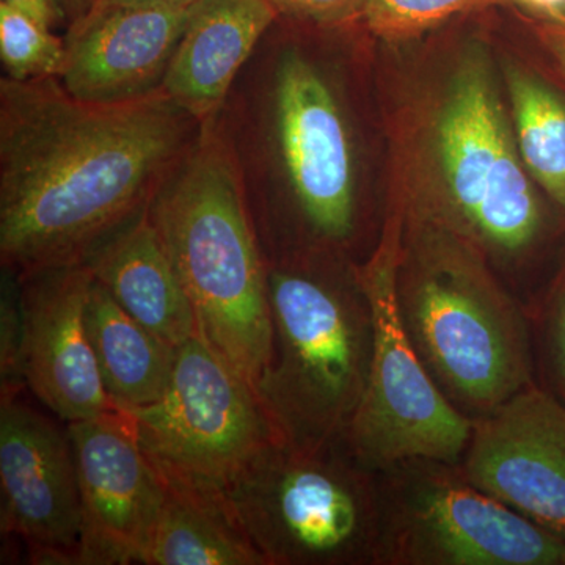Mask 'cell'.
I'll return each instance as SVG.
<instances>
[{
	"label": "cell",
	"mask_w": 565,
	"mask_h": 565,
	"mask_svg": "<svg viewBox=\"0 0 565 565\" xmlns=\"http://www.w3.org/2000/svg\"><path fill=\"white\" fill-rule=\"evenodd\" d=\"M202 122L162 90L82 102L58 77L0 81V258L17 275L85 264L148 210Z\"/></svg>",
	"instance_id": "1"
},
{
	"label": "cell",
	"mask_w": 565,
	"mask_h": 565,
	"mask_svg": "<svg viewBox=\"0 0 565 565\" xmlns=\"http://www.w3.org/2000/svg\"><path fill=\"white\" fill-rule=\"evenodd\" d=\"M148 214L191 299L199 337L255 388L273 337L267 263L215 118L202 122Z\"/></svg>",
	"instance_id": "2"
},
{
	"label": "cell",
	"mask_w": 565,
	"mask_h": 565,
	"mask_svg": "<svg viewBox=\"0 0 565 565\" xmlns=\"http://www.w3.org/2000/svg\"><path fill=\"white\" fill-rule=\"evenodd\" d=\"M270 352L255 385L278 440L344 441L374 353V315L359 267L267 264Z\"/></svg>",
	"instance_id": "3"
},
{
	"label": "cell",
	"mask_w": 565,
	"mask_h": 565,
	"mask_svg": "<svg viewBox=\"0 0 565 565\" xmlns=\"http://www.w3.org/2000/svg\"><path fill=\"white\" fill-rule=\"evenodd\" d=\"M396 300L416 353L473 422L534 381L530 316L470 255L448 243L399 248Z\"/></svg>",
	"instance_id": "4"
},
{
	"label": "cell",
	"mask_w": 565,
	"mask_h": 565,
	"mask_svg": "<svg viewBox=\"0 0 565 565\" xmlns=\"http://www.w3.org/2000/svg\"><path fill=\"white\" fill-rule=\"evenodd\" d=\"M218 500L266 565H379L377 473L345 441L302 448L275 438Z\"/></svg>",
	"instance_id": "5"
},
{
	"label": "cell",
	"mask_w": 565,
	"mask_h": 565,
	"mask_svg": "<svg viewBox=\"0 0 565 565\" xmlns=\"http://www.w3.org/2000/svg\"><path fill=\"white\" fill-rule=\"evenodd\" d=\"M377 478L379 565H565V539L471 484L459 463L405 460Z\"/></svg>",
	"instance_id": "6"
},
{
	"label": "cell",
	"mask_w": 565,
	"mask_h": 565,
	"mask_svg": "<svg viewBox=\"0 0 565 565\" xmlns=\"http://www.w3.org/2000/svg\"><path fill=\"white\" fill-rule=\"evenodd\" d=\"M121 412L166 481L217 500L277 438L255 388L199 334L177 345L162 396Z\"/></svg>",
	"instance_id": "7"
},
{
	"label": "cell",
	"mask_w": 565,
	"mask_h": 565,
	"mask_svg": "<svg viewBox=\"0 0 565 565\" xmlns=\"http://www.w3.org/2000/svg\"><path fill=\"white\" fill-rule=\"evenodd\" d=\"M399 228H392L360 277L374 315V353L362 404L345 434L374 473L412 459L459 463L473 422L446 399L416 353L396 300Z\"/></svg>",
	"instance_id": "8"
},
{
	"label": "cell",
	"mask_w": 565,
	"mask_h": 565,
	"mask_svg": "<svg viewBox=\"0 0 565 565\" xmlns=\"http://www.w3.org/2000/svg\"><path fill=\"white\" fill-rule=\"evenodd\" d=\"M482 58L456 71L437 125V148L455 225L482 250L519 259L537 244L544 214L512 143Z\"/></svg>",
	"instance_id": "9"
},
{
	"label": "cell",
	"mask_w": 565,
	"mask_h": 565,
	"mask_svg": "<svg viewBox=\"0 0 565 565\" xmlns=\"http://www.w3.org/2000/svg\"><path fill=\"white\" fill-rule=\"evenodd\" d=\"M0 531L40 565H79L82 504L76 456L62 433L20 394L0 396Z\"/></svg>",
	"instance_id": "10"
},
{
	"label": "cell",
	"mask_w": 565,
	"mask_h": 565,
	"mask_svg": "<svg viewBox=\"0 0 565 565\" xmlns=\"http://www.w3.org/2000/svg\"><path fill=\"white\" fill-rule=\"evenodd\" d=\"M277 131L305 232L322 247H344L356 226L351 141L321 73L299 54L277 71Z\"/></svg>",
	"instance_id": "11"
},
{
	"label": "cell",
	"mask_w": 565,
	"mask_h": 565,
	"mask_svg": "<svg viewBox=\"0 0 565 565\" xmlns=\"http://www.w3.org/2000/svg\"><path fill=\"white\" fill-rule=\"evenodd\" d=\"M471 484L565 539V404L533 384L473 419L459 462Z\"/></svg>",
	"instance_id": "12"
},
{
	"label": "cell",
	"mask_w": 565,
	"mask_h": 565,
	"mask_svg": "<svg viewBox=\"0 0 565 565\" xmlns=\"http://www.w3.org/2000/svg\"><path fill=\"white\" fill-rule=\"evenodd\" d=\"M82 504L79 565L140 564L163 479L121 411L68 423Z\"/></svg>",
	"instance_id": "13"
},
{
	"label": "cell",
	"mask_w": 565,
	"mask_h": 565,
	"mask_svg": "<svg viewBox=\"0 0 565 565\" xmlns=\"http://www.w3.org/2000/svg\"><path fill=\"white\" fill-rule=\"evenodd\" d=\"M24 313L25 385L41 404L74 423L120 411L104 388L85 323L87 264L18 275Z\"/></svg>",
	"instance_id": "14"
},
{
	"label": "cell",
	"mask_w": 565,
	"mask_h": 565,
	"mask_svg": "<svg viewBox=\"0 0 565 565\" xmlns=\"http://www.w3.org/2000/svg\"><path fill=\"white\" fill-rule=\"evenodd\" d=\"M199 2L90 11L74 21L63 87L90 103L131 102L161 90Z\"/></svg>",
	"instance_id": "15"
},
{
	"label": "cell",
	"mask_w": 565,
	"mask_h": 565,
	"mask_svg": "<svg viewBox=\"0 0 565 565\" xmlns=\"http://www.w3.org/2000/svg\"><path fill=\"white\" fill-rule=\"evenodd\" d=\"M278 17L269 0H200L161 90L200 122L217 117L237 73Z\"/></svg>",
	"instance_id": "16"
},
{
	"label": "cell",
	"mask_w": 565,
	"mask_h": 565,
	"mask_svg": "<svg viewBox=\"0 0 565 565\" xmlns=\"http://www.w3.org/2000/svg\"><path fill=\"white\" fill-rule=\"evenodd\" d=\"M118 305L174 345L199 334L195 311L148 210L85 263Z\"/></svg>",
	"instance_id": "17"
},
{
	"label": "cell",
	"mask_w": 565,
	"mask_h": 565,
	"mask_svg": "<svg viewBox=\"0 0 565 565\" xmlns=\"http://www.w3.org/2000/svg\"><path fill=\"white\" fill-rule=\"evenodd\" d=\"M85 323L104 388L120 411L156 403L172 375L177 348L126 313L92 278Z\"/></svg>",
	"instance_id": "18"
},
{
	"label": "cell",
	"mask_w": 565,
	"mask_h": 565,
	"mask_svg": "<svg viewBox=\"0 0 565 565\" xmlns=\"http://www.w3.org/2000/svg\"><path fill=\"white\" fill-rule=\"evenodd\" d=\"M140 564L266 565L217 498L166 479L161 509Z\"/></svg>",
	"instance_id": "19"
},
{
	"label": "cell",
	"mask_w": 565,
	"mask_h": 565,
	"mask_svg": "<svg viewBox=\"0 0 565 565\" xmlns=\"http://www.w3.org/2000/svg\"><path fill=\"white\" fill-rule=\"evenodd\" d=\"M516 148L535 181L565 207V104L526 71L508 68Z\"/></svg>",
	"instance_id": "20"
},
{
	"label": "cell",
	"mask_w": 565,
	"mask_h": 565,
	"mask_svg": "<svg viewBox=\"0 0 565 565\" xmlns=\"http://www.w3.org/2000/svg\"><path fill=\"white\" fill-rule=\"evenodd\" d=\"M0 58L9 79H61L66 41L25 11L0 3Z\"/></svg>",
	"instance_id": "21"
},
{
	"label": "cell",
	"mask_w": 565,
	"mask_h": 565,
	"mask_svg": "<svg viewBox=\"0 0 565 565\" xmlns=\"http://www.w3.org/2000/svg\"><path fill=\"white\" fill-rule=\"evenodd\" d=\"M508 0H367L362 20L381 39H415L468 11L503 6Z\"/></svg>",
	"instance_id": "22"
},
{
	"label": "cell",
	"mask_w": 565,
	"mask_h": 565,
	"mask_svg": "<svg viewBox=\"0 0 565 565\" xmlns=\"http://www.w3.org/2000/svg\"><path fill=\"white\" fill-rule=\"evenodd\" d=\"M24 313H22L20 278L3 269L0 291V396H13L25 388Z\"/></svg>",
	"instance_id": "23"
},
{
	"label": "cell",
	"mask_w": 565,
	"mask_h": 565,
	"mask_svg": "<svg viewBox=\"0 0 565 565\" xmlns=\"http://www.w3.org/2000/svg\"><path fill=\"white\" fill-rule=\"evenodd\" d=\"M531 329L541 332L546 373L565 397V277L537 318H530Z\"/></svg>",
	"instance_id": "24"
},
{
	"label": "cell",
	"mask_w": 565,
	"mask_h": 565,
	"mask_svg": "<svg viewBox=\"0 0 565 565\" xmlns=\"http://www.w3.org/2000/svg\"><path fill=\"white\" fill-rule=\"evenodd\" d=\"M280 17L315 22L319 25H343L362 20L367 0H269Z\"/></svg>",
	"instance_id": "25"
},
{
	"label": "cell",
	"mask_w": 565,
	"mask_h": 565,
	"mask_svg": "<svg viewBox=\"0 0 565 565\" xmlns=\"http://www.w3.org/2000/svg\"><path fill=\"white\" fill-rule=\"evenodd\" d=\"M0 3L17 7L51 29L68 20L63 0H0Z\"/></svg>",
	"instance_id": "26"
},
{
	"label": "cell",
	"mask_w": 565,
	"mask_h": 565,
	"mask_svg": "<svg viewBox=\"0 0 565 565\" xmlns=\"http://www.w3.org/2000/svg\"><path fill=\"white\" fill-rule=\"evenodd\" d=\"M535 35L565 79V24L534 22Z\"/></svg>",
	"instance_id": "27"
},
{
	"label": "cell",
	"mask_w": 565,
	"mask_h": 565,
	"mask_svg": "<svg viewBox=\"0 0 565 565\" xmlns=\"http://www.w3.org/2000/svg\"><path fill=\"white\" fill-rule=\"evenodd\" d=\"M530 14L534 22L544 24H565V0H508Z\"/></svg>",
	"instance_id": "28"
},
{
	"label": "cell",
	"mask_w": 565,
	"mask_h": 565,
	"mask_svg": "<svg viewBox=\"0 0 565 565\" xmlns=\"http://www.w3.org/2000/svg\"><path fill=\"white\" fill-rule=\"evenodd\" d=\"M193 2H196V0H98L90 11L131 9V7L147 6H184V3Z\"/></svg>",
	"instance_id": "29"
},
{
	"label": "cell",
	"mask_w": 565,
	"mask_h": 565,
	"mask_svg": "<svg viewBox=\"0 0 565 565\" xmlns=\"http://www.w3.org/2000/svg\"><path fill=\"white\" fill-rule=\"evenodd\" d=\"M65 2L66 14H68L70 24L81 20L95 7L98 0H63Z\"/></svg>",
	"instance_id": "30"
}]
</instances>
